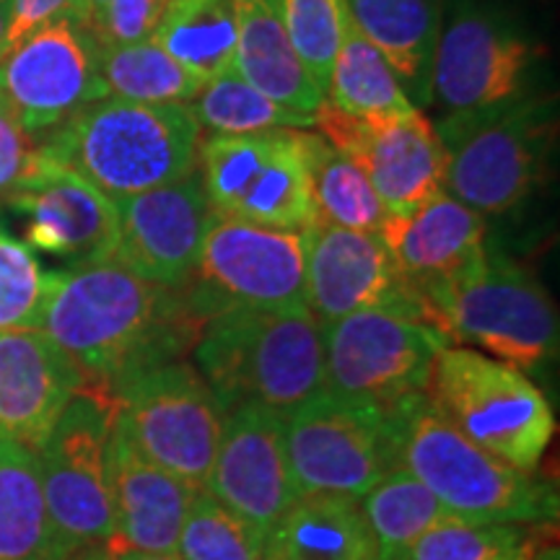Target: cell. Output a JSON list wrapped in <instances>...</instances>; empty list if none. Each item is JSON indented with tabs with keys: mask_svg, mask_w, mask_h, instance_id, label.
Returning <instances> with one entry per match:
<instances>
[{
	"mask_svg": "<svg viewBox=\"0 0 560 560\" xmlns=\"http://www.w3.org/2000/svg\"><path fill=\"white\" fill-rule=\"evenodd\" d=\"M5 202L24 215L30 249L60 257L70 268L115 257L120 234L115 202L42 151L30 177L5 195Z\"/></svg>",
	"mask_w": 560,
	"mask_h": 560,
	"instance_id": "obj_19",
	"label": "cell"
},
{
	"mask_svg": "<svg viewBox=\"0 0 560 560\" xmlns=\"http://www.w3.org/2000/svg\"><path fill=\"white\" fill-rule=\"evenodd\" d=\"M13 3L16 0H0V58L5 55V42H9V26L13 16Z\"/></svg>",
	"mask_w": 560,
	"mask_h": 560,
	"instance_id": "obj_43",
	"label": "cell"
},
{
	"mask_svg": "<svg viewBox=\"0 0 560 560\" xmlns=\"http://www.w3.org/2000/svg\"><path fill=\"white\" fill-rule=\"evenodd\" d=\"M522 560H560L556 522L542 524L540 532H529L522 548Z\"/></svg>",
	"mask_w": 560,
	"mask_h": 560,
	"instance_id": "obj_41",
	"label": "cell"
},
{
	"mask_svg": "<svg viewBox=\"0 0 560 560\" xmlns=\"http://www.w3.org/2000/svg\"><path fill=\"white\" fill-rule=\"evenodd\" d=\"M107 548L115 560H179L177 552H145V550L122 548V545H112V542H107Z\"/></svg>",
	"mask_w": 560,
	"mask_h": 560,
	"instance_id": "obj_42",
	"label": "cell"
},
{
	"mask_svg": "<svg viewBox=\"0 0 560 560\" xmlns=\"http://www.w3.org/2000/svg\"><path fill=\"white\" fill-rule=\"evenodd\" d=\"M301 149L317 223L380 234L389 213L361 166L327 143L319 132L301 130Z\"/></svg>",
	"mask_w": 560,
	"mask_h": 560,
	"instance_id": "obj_29",
	"label": "cell"
},
{
	"mask_svg": "<svg viewBox=\"0 0 560 560\" xmlns=\"http://www.w3.org/2000/svg\"><path fill=\"white\" fill-rule=\"evenodd\" d=\"M60 19H81L89 24L83 0H16V3H13L5 52H9L13 45H19L24 37H30L32 32H37L42 26Z\"/></svg>",
	"mask_w": 560,
	"mask_h": 560,
	"instance_id": "obj_40",
	"label": "cell"
},
{
	"mask_svg": "<svg viewBox=\"0 0 560 560\" xmlns=\"http://www.w3.org/2000/svg\"><path fill=\"white\" fill-rule=\"evenodd\" d=\"M236 19L234 73L280 107L314 115L325 100L293 50L276 0H231Z\"/></svg>",
	"mask_w": 560,
	"mask_h": 560,
	"instance_id": "obj_25",
	"label": "cell"
},
{
	"mask_svg": "<svg viewBox=\"0 0 560 560\" xmlns=\"http://www.w3.org/2000/svg\"><path fill=\"white\" fill-rule=\"evenodd\" d=\"M104 5H107V0H83V9H86L89 26H94V24H96V19L102 16Z\"/></svg>",
	"mask_w": 560,
	"mask_h": 560,
	"instance_id": "obj_45",
	"label": "cell"
},
{
	"mask_svg": "<svg viewBox=\"0 0 560 560\" xmlns=\"http://www.w3.org/2000/svg\"><path fill=\"white\" fill-rule=\"evenodd\" d=\"M397 467L431 490L446 514L472 524H550L558 520L556 482L522 472L465 439L418 400L402 412Z\"/></svg>",
	"mask_w": 560,
	"mask_h": 560,
	"instance_id": "obj_5",
	"label": "cell"
},
{
	"mask_svg": "<svg viewBox=\"0 0 560 560\" xmlns=\"http://www.w3.org/2000/svg\"><path fill=\"white\" fill-rule=\"evenodd\" d=\"M112 202L120 219L112 260L151 283L185 289L198 268L202 240L213 219L198 170Z\"/></svg>",
	"mask_w": 560,
	"mask_h": 560,
	"instance_id": "obj_18",
	"label": "cell"
},
{
	"mask_svg": "<svg viewBox=\"0 0 560 560\" xmlns=\"http://www.w3.org/2000/svg\"><path fill=\"white\" fill-rule=\"evenodd\" d=\"M314 128L361 166L389 215L410 213L444 192V149L420 109L369 120L322 100Z\"/></svg>",
	"mask_w": 560,
	"mask_h": 560,
	"instance_id": "obj_15",
	"label": "cell"
},
{
	"mask_svg": "<svg viewBox=\"0 0 560 560\" xmlns=\"http://www.w3.org/2000/svg\"><path fill=\"white\" fill-rule=\"evenodd\" d=\"M109 490L115 514L112 545L177 552L187 509L200 490L145 457L117 423V416L109 436Z\"/></svg>",
	"mask_w": 560,
	"mask_h": 560,
	"instance_id": "obj_22",
	"label": "cell"
},
{
	"mask_svg": "<svg viewBox=\"0 0 560 560\" xmlns=\"http://www.w3.org/2000/svg\"><path fill=\"white\" fill-rule=\"evenodd\" d=\"M397 270L420 299L470 268L486 252V219L441 192L410 213L387 215L380 229Z\"/></svg>",
	"mask_w": 560,
	"mask_h": 560,
	"instance_id": "obj_23",
	"label": "cell"
},
{
	"mask_svg": "<svg viewBox=\"0 0 560 560\" xmlns=\"http://www.w3.org/2000/svg\"><path fill=\"white\" fill-rule=\"evenodd\" d=\"M198 174L213 213L255 226H317L301 130L276 128L200 138Z\"/></svg>",
	"mask_w": 560,
	"mask_h": 560,
	"instance_id": "obj_10",
	"label": "cell"
},
{
	"mask_svg": "<svg viewBox=\"0 0 560 560\" xmlns=\"http://www.w3.org/2000/svg\"><path fill=\"white\" fill-rule=\"evenodd\" d=\"M0 231H3V229H0Z\"/></svg>",
	"mask_w": 560,
	"mask_h": 560,
	"instance_id": "obj_47",
	"label": "cell"
},
{
	"mask_svg": "<svg viewBox=\"0 0 560 560\" xmlns=\"http://www.w3.org/2000/svg\"><path fill=\"white\" fill-rule=\"evenodd\" d=\"M39 330L66 350L89 384L112 395L130 376L185 359L202 322L182 289L107 260L52 272Z\"/></svg>",
	"mask_w": 560,
	"mask_h": 560,
	"instance_id": "obj_1",
	"label": "cell"
},
{
	"mask_svg": "<svg viewBox=\"0 0 560 560\" xmlns=\"http://www.w3.org/2000/svg\"><path fill=\"white\" fill-rule=\"evenodd\" d=\"M117 423L145 457L202 490L226 412L192 361H170L112 389Z\"/></svg>",
	"mask_w": 560,
	"mask_h": 560,
	"instance_id": "obj_13",
	"label": "cell"
},
{
	"mask_svg": "<svg viewBox=\"0 0 560 560\" xmlns=\"http://www.w3.org/2000/svg\"><path fill=\"white\" fill-rule=\"evenodd\" d=\"M306 306L322 325L369 310L431 322L429 306L397 270L380 234L327 223L306 231Z\"/></svg>",
	"mask_w": 560,
	"mask_h": 560,
	"instance_id": "obj_17",
	"label": "cell"
},
{
	"mask_svg": "<svg viewBox=\"0 0 560 560\" xmlns=\"http://www.w3.org/2000/svg\"><path fill=\"white\" fill-rule=\"evenodd\" d=\"M200 138L190 104L104 96L42 138L39 151L120 200L192 174Z\"/></svg>",
	"mask_w": 560,
	"mask_h": 560,
	"instance_id": "obj_3",
	"label": "cell"
},
{
	"mask_svg": "<svg viewBox=\"0 0 560 560\" xmlns=\"http://www.w3.org/2000/svg\"><path fill=\"white\" fill-rule=\"evenodd\" d=\"M100 50L81 19L32 32L0 58V100L34 138L50 136L86 104L104 100Z\"/></svg>",
	"mask_w": 560,
	"mask_h": 560,
	"instance_id": "obj_14",
	"label": "cell"
},
{
	"mask_svg": "<svg viewBox=\"0 0 560 560\" xmlns=\"http://www.w3.org/2000/svg\"><path fill=\"white\" fill-rule=\"evenodd\" d=\"M179 560H262L265 535L200 490L182 524Z\"/></svg>",
	"mask_w": 560,
	"mask_h": 560,
	"instance_id": "obj_34",
	"label": "cell"
},
{
	"mask_svg": "<svg viewBox=\"0 0 560 560\" xmlns=\"http://www.w3.org/2000/svg\"><path fill=\"white\" fill-rule=\"evenodd\" d=\"M429 317L446 338L516 369L556 359L560 325L548 291L501 252H486L423 296Z\"/></svg>",
	"mask_w": 560,
	"mask_h": 560,
	"instance_id": "obj_6",
	"label": "cell"
},
{
	"mask_svg": "<svg viewBox=\"0 0 560 560\" xmlns=\"http://www.w3.org/2000/svg\"><path fill=\"white\" fill-rule=\"evenodd\" d=\"M39 159V143L0 102V195H9L30 177Z\"/></svg>",
	"mask_w": 560,
	"mask_h": 560,
	"instance_id": "obj_39",
	"label": "cell"
},
{
	"mask_svg": "<svg viewBox=\"0 0 560 560\" xmlns=\"http://www.w3.org/2000/svg\"><path fill=\"white\" fill-rule=\"evenodd\" d=\"M86 384L75 361L42 330H0V436L37 452Z\"/></svg>",
	"mask_w": 560,
	"mask_h": 560,
	"instance_id": "obj_21",
	"label": "cell"
},
{
	"mask_svg": "<svg viewBox=\"0 0 560 560\" xmlns=\"http://www.w3.org/2000/svg\"><path fill=\"white\" fill-rule=\"evenodd\" d=\"M190 109L200 130H210L213 136H242V132L260 130H310L314 128V115L280 107L268 100L247 81L231 73L202 83L198 96L190 102Z\"/></svg>",
	"mask_w": 560,
	"mask_h": 560,
	"instance_id": "obj_33",
	"label": "cell"
},
{
	"mask_svg": "<svg viewBox=\"0 0 560 560\" xmlns=\"http://www.w3.org/2000/svg\"><path fill=\"white\" fill-rule=\"evenodd\" d=\"M405 412V410H402ZM322 389L285 416V452L301 495L361 501L397 467L400 418Z\"/></svg>",
	"mask_w": 560,
	"mask_h": 560,
	"instance_id": "obj_11",
	"label": "cell"
},
{
	"mask_svg": "<svg viewBox=\"0 0 560 560\" xmlns=\"http://www.w3.org/2000/svg\"><path fill=\"white\" fill-rule=\"evenodd\" d=\"M190 353L223 412L260 405L289 416L325 389V325L306 304L215 314Z\"/></svg>",
	"mask_w": 560,
	"mask_h": 560,
	"instance_id": "obj_2",
	"label": "cell"
},
{
	"mask_svg": "<svg viewBox=\"0 0 560 560\" xmlns=\"http://www.w3.org/2000/svg\"><path fill=\"white\" fill-rule=\"evenodd\" d=\"M537 50L509 19L472 0L452 5L433 58V100L465 112L514 100L527 91Z\"/></svg>",
	"mask_w": 560,
	"mask_h": 560,
	"instance_id": "obj_16",
	"label": "cell"
},
{
	"mask_svg": "<svg viewBox=\"0 0 560 560\" xmlns=\"http://www.w3.org/2000/svg\"><path fill=\"white\" fill-rule=\"evenodd\" d=\"M374 560H400L425 532L446 520V509L405 467H395L359 501Z\"/></svg>",
	"mask_w": 560,
	"mask_h": 560,
	"instance_id": "obj_30",
	"label": "cell"
},
{
	"mask_svg": "<svg viewBox=\"0 0 560 560\" xmlns=\"http://www.w3.org/2000/svg\"><path fill=\"white\" fill-rule=\"evenodd\" d=\"M68 560H115V558H112L107 545H91V548L79 550L75 556H70Z\"/></svg>",
	"mask_w": 560,
	"mask_h": 560,
	"instance_id": "obj_44",
	"label": "cell"
},
{
	"mask_svg": "<svg viewBox=\"0 0 560 560\" xmlns=\"http://www.w3.org/2000/svg\"><path fill=\"white\" fill-rule=\"evenodd\" d=\"M350 24L395 70L416 107L433 102V58L441 34V0H346Z\"/></svg>",
	"mask_w": 560,
	"mask_h": 560,
	"instance_id": "obj_24",
	"label": "cell"
},
{
	"mask_svg": "<svg viewBox=\"0 0 560 560\" xmlns=\"http://www.w3.org/2000/svg\"><path fill=\"white\" fill-rule=\"evenodd\" d=\"M102 81L109 96L140 104H190L202 83L156 42L102 47Z\"/></svg>",
	"mask_w": 560,
	"mask_h": 560,
	"instance_id": "obj_32",
	"label": "cell"
},
{
	"mask_svg": "<svg viewBox=\"0 0 560 560\" xmlns=\"http://www.w3.org/2000/svg\"><path fill=\"white\" fill-rule=\"evenodd\" d=\"M0 560H68L55 537L37 452L0 436Z\"/></svg>",
	"mask_w": 560,
	"mask_h": 560,
	"instance_id": "obj_27",
	"label": "cell"
},
{
	"mask_svg": "<svg viewBox=\"0 0 560 560\" xmlns=\"http://www.w3.org/2000/svg\"><path fill=\"white\" fill-rule=\"evenodd\" d=\"M509 560H522V550H520V552H516V556H514V558H509Z\"/></svg>",
	"mask_w": 560,
	"mask_h": 560,
	"instance_id": "obj_46",
	"label": "cell"
},
{
	"mask_svg": "<svg viewBox=\"0 0 560 560\" xmlns=\"http://www.w3.org/2000/svg\"><path fill=\"white\" fill-rule=\"evenodd\" d=\"M527 537L522 524H472L446 516L400 560H509L524 548Z\"/></svg>",
	"mask_w": 560,
	"mask_h": 560,
	"instance_id": "obj_36",
	"label": "cell"
},
{
	"mask_svg": "<svg viewBox=\"0 0 560 560\" xmlns=\"http://www.w3.org/2000/svg\"><path fill=\"white\" fill-rule=\"evenodd\" d=\"M117 402L86 384L55 420L37 450L55 537L66 556L115 537L109 490V436Z\"/></svg>",
	"mask_w": 560,
	"mask_h": 560,
	"instance_id": "obj_9",
	"label": "cell"
},
{
	"mask_svg": "<svg viewBox=\"0 0 560 560\" xmlns=\"http://www.w3.org/2000/svg\"><path fill=\"white\" fill-rule=\"evenodd\" d=\"M276 9L293 50L325 94L348 30L346 0H276Z\"/></svg>",
	"mask_w": 560,
	"mask_h": 560,
	"instance_id": "obj_35",
	"label": "cell"
},
{
	"mask_svg": "<svg viewBox=\"0 0 560 560\" xmlns=\"http://www.w3.org/2000/svg\"><path fill=\"white\" fill-rule=\"evenodd\" d=\"M202 490L268 537L299 501L285 452V416L260 405L226 412Z\"/></svg>",
	"mask_w": 560,
	"mask_h": 560,
	"instance_id": "obj_20",
	"label": "cell"
},
{
	"mask_svg": "<svg viewBox=\"0 0 560 560\" xmlns=\"http://www.w3.org/2000/svg\"><path fill=\"white\" fill-rule=\"evenodd\" d=\"M0 102H3V100H0Z\"/></svg>",
	"mask_w": 560,
	"mask_h": 560,
	"instance_id": "obj_48",
	"label": "cell"
},
{
	"mask_svg": "<svg viewBox=\"0 0 560 560\" xmlns=\"http://www.w3.org/2000/svg\"><path fill=\"white\" fill-rule=\"evenodd\" d=\"M182 293L202 325L229 310L306 304V231L255 226L213 213L198 268Z\"/></svg>",
	"mask_w": 560,
	"mask_h": 560,
	"instance_id": "obj_12",
	"label": "cell"
},
{
	"mask_svg": "<svg viewBox=\"0 0 560 560\" xmlns=\"http://www.w3.org/2000/svg\"><path fill=\"white\" fill-rule=\"evenodd\" d=\"M153 42L200 83L221 79L234 70V3L170 0Z\"/></svg>",
	"mask_w": 560,
	"mask_h": 560,
	"instance_id": "obj_28",
	"label": "cell"
},
{
	"mask_svg": "<svg viewBox=\"0 0 560 560\" xmlns=\"http://www.w3.org/2000/svg\"><path fill=\"white\" fill-rule=\"evenodd\" d=\"M166 3L170 0H107L91 32L102 47L149 42L164 19Z\"/></svg>",
	"mask_w": 560,
	"mask_h": 560,
	"instance_id": "obj_38",
	"label": "cell"
},
{
	"mask_svg": "<svg viewBox=\"0 0 560 560\" xmlns=\"http://www.w3.org/2000/svg\"><path fill=\"white\" fill-rule=\"evenodd\" d=\"M425 400L462 436L522 472H537L556 436L540 387L522 369L475 348L441 350Z\"/></svg>",
	"mask_w": 560,
	"mask_h": 560,
	"instance_id": "obj_7",
	"label": "cell"
},
{
	"mask_svg": "<svg viewBox=\"0 0 560 560\" xmlns=\"http://www.w3.org/2000/svg\"><path fill=\"white\" fill-rule=\"evenodd\" d=\"M262 560H374L361 503L301 495L265 537Z\"/></svg>",
	"mask_w": 560,
	"mask_h": 560,
	"instance_id": "obj_26",
	"label": "cell"
},
{
	"mask_svg": "<svg viewBox=\"0 0 560 560\" xmlns=\"http://www.w3.org/2000/svg\"><path fill=\"white\" fill-rule=\"evenodd\" d=\"M444 192L480 215H506L540 187L556 140V100L529 96L450 112L433 125Z\"/></svg>",
	"mask_w": 560,
	"mask_h": 560,
	"instance_id": "obj_4",
	"label": "cell"
},
{
	"mask_svg": "<svg viewBox=\"0 0 560 560\" xmlns=\"http://www.w3.org/2000/svg\"><path fill=\"white\" fill-rule=\"evenodd\" d=\"M50 285L34 249L0 231V330H39Z\"/></svg>",
	"mask_w": 560,
	"mask_h": 560,
	"instance_id": "obj_37",
	"label": "cell"
},
{
	"mask_svg": "<svg viewBox=\"0 0 560 560\" xmlns=\"http://www.w3.org/2000/svg\"><path fill=\"white\" fill-rule=\"evenodd\" d=\"M325 100L353 117H397L418 107L408 100L395 70L363 34L350 24L332 62Z\"/></svg>",
	"mask_w": 560,
	"mask_h": 560,
	"instance_id": "obj_31",
	"label": "cell"
},
{
	"mask_svg": "<svg viewBox=\"0 0 560 560\" xmlns=\"http://www.w3.org/2000/svg\"><path fill=\"white\" fill-rule=\"evenodd\" d=\"M452 340L412 314L369 310L325 325V389L389 416L423 400L436 355Z\"/></svg>",
	"mask_w": 560,
	"mask_h": 560,
	"instance_id": "obj_8",
	"label": "cell"
}]
</instances>
